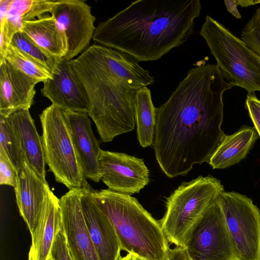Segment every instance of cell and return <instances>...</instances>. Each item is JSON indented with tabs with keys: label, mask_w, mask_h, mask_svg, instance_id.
I'll return each instance as SVG.
<instances>
[{
	"label": "cell",
	"mask_w": 260,
	"mask_h": 260,
	"mask_svg": "<svg viewBox=\"0 0 260 260\" xmlns=\"http://www.w3.org/2000/svg\"><path fill=\"white\" fill-rule=\"evenodd\" d=\"M237 5L241 7H246L256 4H260V0H236Z\"/></svg>",
	"instance_id": "obj_35"
},
{
	"label": "cell",
	"mask_w": 260,
	"mask_h": 260,
	"mask_svg": "<svg viewBox=\"0 0 260 260\" xmlns=\"http://www.w3.org/2000/svg\"><path fill=\"white\" fill-rule=\"evenodd\" d=\"M216 64L248 94L260 91V56L223 24L207 15L200 31Z\"/></svg>",
	"instance_id": "obj_5"
},
{
	"label": "cell",
	"mask_w": 260,
	"mask_h": 260,
	"mask_svg": "<svg viewBox=\"0 0 260 260\" xmlns=\"http://www.w3.org/2000/svg\"><path fill=\"white\" fill-rule=\"evenodd\" d=\"M241 39L260 56V7L243 28Z\"/></svg>",
	"instance_id": "obj_26"
},
{
	"label": "cell",
	"mask_w": 260,
	"mask_h": 260,
	"mask_svg": "<svg viewBox=\"0 0 260 260\" xmlns=\"http://www.w3.org/2000/svg\"><path fill=\"white\" fill-rule=\"evenodd\" d=\"M99 169L101 180L116 192L138 193L149 182V171L143 159L124 153L102 150Z\"/></svg>",
	"instance_id": "obj_11"
},
{
	"label": "cell",
	"mask_w": 260,
	"mask_h": 260,
	"mask_svg": "<svg viewBox=\"0 0 260 260\" xmlns=\"http://www.w3.org/2000/svg\"><path fill=\"white\" fill-rule=\"evenodd\" d=\"M28 260H29V259H28ZM48 260H54V259L52 257V255L50 257V258L48 259Z\"/></svg>",
	"instance_id": "obj_39"
},
{
	"label": "cell",
	"mask_w": 260,
	"mask_h": 260,
	"mask_svg": "<svg viewBox=\"0 0 260 260\" xmlns=\"http://www.w3.org/2000/svg\"><path fill=\"white\" fill-rule=\"evenodd\" d=\"M54 0H33L28 12L23 17V21L30 20L49 13Z\"/></svg>",
	"instance_id": "obj_32"
},
{
	"label": "cell",
	"mask_w": 260,
	"mask_h": 260,
	"mask_svg": "<svg viewBox=\"0 0 260 260\" xmlns=\"http://www.w3.org/2000/svg\"><path fill=\"white\" fill-rule=\"evenodd\" d=\"M84 188H75L59 199L62 226L73 260H99L83 213Z\"/></svg>",
	"instance_id": "obj_12"
},
{
	"label": "cell",
	"mask_w": 260,
	"mask_h": 260,
	"mask_svg": "<svg viewBox=\"0 0 260 260\" xmlns=\"http://www.w3.org/2000/svg\"><path fill=\"white\" fill-rule=\"evenodd\" d=\"M223 191L220 180L210 175L182 183L167 198L166 212L159 220L168 242L183 248L191 228Z\"/></svg>",
	"instance_id": "obj_6"
},
{
	"label": "cell",
	"mask_w": 260,
	"mask_h": 260,
	"mask_svg": "<svg viewBox=\"0 0 260 260\" xmlns=\"http://www.w3.org/2000/svg\"><path fill=\"white\" fill-rule=\"evenodd\" d=\"M168 260H178V248L177 247L171 249Z\"/></svg>",
	"instance_id": "obj_36"
},
{
	"label": "cell",
	"mask_w": 260,
	"mask_h": 260,
	"mask_svg": "<svg viewBox=\"0 0 260 260\" xmlns=\"http://www.w3.org/2000/svg\"><path fill=\"white\" fill-rule=\"evenodd\" d=\"M62 112L85 178L100 182L99 160L102 149L92 132L88 113Z\"/></svg>",
	"instance_id": "obj_14"
},
{
	"label": "cell",
	"mask_w": 260,
	"mask_h": 260,
	"mask_svg": "<svg viewBox=\"0 0 260 260\" xmlns=\"http://www.w3.org/2000/svg\"><path fill=\"white\" fill-rule=\"evenodd\" d=\"M62 226L58 199L50 189L46 196L40 217L31 236L28 253L29 260H48L56 235Z\"/></svg>",
	"instance_id": "obj_18"
},
{
	"label": "cell",
	"mask_w": 260,
	"mask_h": 260,
	"mask_svg": "<svg viewBox=\"0 0 260 260\" xmlns=\"http://www.w3.org/2000/svg\"><path fill=\"white\" fill-rule=\"evenodd\" d=\"M247 109L254 128L260 137V100L254 94H247L245 101Z\"/></svg>",
	"instance_id": "obj_31"
},
{
	"label": "cell",
	"mask_w": 260,
	"mask_h": 260,
	"mask_svg": "<svg viewBox=\"0 0 260 260\" xmlns=\"http://www.w3.org/2000/svg\"><path fill=\"white\" fill-rule=\"evenodd\" d=\"M258 135L254 127L243 125L234 134L224 135L208 163L215 169H225L244 159Z\"/></svg>",
	"instance_id": "obj_21"
},
{
	"label": "cell",
	"mask_w": 260,
	"mask_h": 260,
	"mask_svg": "<svg viewBox=\"0 0 260 260\" xmlns=\"http://www.w3.org/2000/svg\"><path fill=\"white\" fill-rule=\"evenodd\" d=\"M52 79L43 82L41 94L62 111L88 113L89 103L85 90L69 61L58 59Z\"/></svg>",
	"instance_id": "obj_13"
},
{
	"label": "cell",
	"mask_w": 260,
	"mask_h": 260,
	"mask_svg": "<svg viewBox=\"0 0 260 260\" xmlns=\"http://www.w3.org/2000/svg\"><path fill=\"white\" fill-rule=\"evenodd\" d=\"M89 191L113 226L121 250L143 260H168L171 249L159 221L137 199L109 189Z\"/></svg>",
	"instance_id": "obj_4"
},
{
	"label": "cell",
	"mask_w": 260,
	"mask_h": 260,
	"mask_svg": "<svg viewBox=\"0 0 260 260\" xmlns=\"http://www.w3.org/2000/svg\"><path fill=\"white\" fill-rule=\"evenodd\" d=\"M218 201L239 260H260V210L246 196L223 191Z\"/></svg>",
	"instance_id": "obj_9"
},
{
	"label": "cell",
	"mask_w": 260,
	"mask_h": 260,
	"mask_svg": "<svg viewBox=\"0 0 260 260\" xmlns=\"http://www.w3.org/2000/svg\"><path fill=\"white\" fill-rule=\"evenodd\" d=\"M139 62L129 54L97 44L69 61L85 90L87 113L104 143L135 128L137 94L154 82Z\"/></svg>",
	"instance_id": "obj_2"
},
{
	"label": "cell",
	"mask_w": 260,
	"mask_h": 260,
	"mask_svg": "<svg viewBox=\"0 0 260 260\" xmlns=\"http://www.w3.org/2000/svg\"><path fill=\"white\" fill-rule=\"evenodd\" d=\"M11 44L43 65L51 73L55 68L58 59L48 55L23 32H16L13 38Z\"/></svg>",
	"instance_id": "obj_25"
},
{
	"label": "cell",
	"mask_w": 260,
	"mask_h": 260,
	"mask_svg": "<svg viewBox=\"0 0 260 260\" xmlns=\"http://www.w3.org/2000/svg\"><path fill=\"white\" fill-rule=\"evenodd\" d=\"M235 85L217 64L190 69L168 100L156 108V159L169 178L208 162L225 134L223 95Z\"/></svg>",
	"instance_id": "obj_1"
},
{
	"label": "cell",
	"mask_w": 260,
	"mask_h": 260,
	"mask_svg": "<svg viewBox=\"0 0 260 260\" xmlns=\"http://www.w3.org/2000/svg\"><path fill=\"white\" fill-rule=\"evenodd\" d=\"M224 3L226 9L233 16L238 19L241 18V15L237 9L236 0H225Z\"/></svg>",
	"instance_id": "obj_33"
},
{
	"label": "cell",
	"mask_w": 260,
	"mask_h": 260,
	"mask_svg": "<svg viewBox=\"0 0 260 260\" xmlns=\"http://www.w3.org/2000/svg\"><path fill=\"white\" fill-rule=\"evenodd\" d=\"M14 188L20 214L32 235L50 187L25 161Z\"/></svg>",
	"instance_id": "obj_17"
},
{
	"label": "cell",
	"mask_w": 260,
	"mask_h": 260,
	"mask_svg": "<svg viewBox=\"0 0 260 260\" xmlns=\"http://www.w3.org/2000/svg\"><path fill=\"white\" fill-rule=\"evenodd\" d=\"M45 159L55 180L69 189L90 186L78 161L62 111L51 104L40 114Z\"/></svg>",
	"instance_id": "obj_7"
},
{
	"label": "cell",
	"mask_w": 260,
	"mask_h": 260,
	"mask_svg": "<svg viewBox=\"0 0 260 260\" xmlns=\"http://www.w3.org/2000/svg\"><path fill=\"white\" fill-rule=\"evenodd\" d=\"M217 199L205 210L185 238L182 248L188 260H239Z\"/></svg>",
	"instance_id": "obj_8"
},
{
	"label": "cell",
	"mask_w": 260,
	"mask_h": 260,
	"mask_svg": "<svg viewBox=\"0 0 260 260\" xmlns=\"http://www.w3.org/2000/svg\"><path fill=\"white\" fill-rule=\"evenodd\" d=\"M200 0H137L96 27L92 40L140 61L160 59L193 33Z\"/></svg>",
	"instance_id": "obj_3"
},
{
	"label": "cell",
	"mask_w": 260,
	"mask_h": 260,
	"mask_svg": "<svg viewBox=\"0 0 260 260\" xmlns=\"http://www.w3.org/2000/svg\"><path fill=\"white\" fill-rule=\"evenodd\" d=\"M18 31L6 20L0 23V63L6 60L13 38Z\"/></svg>",
	"instance_id": "obj_30"
},
{
	"label": "cell",
	"mask_w": 260,
	"mask_h": 260,
	"mask_svg": "<svg viewBox=\"0 0 260 260\" xmlns=\"http://www.w3.org/2000/svg\"><path fill=\"white\" fill-rule=\"evenodd\" d=\"M7 118L19 140L25 161L41 179L47 181L42 137L37 130L29 110L17 111Z\"/></svg>",
	"instance_id": "obj_19"
},
{
	"label": "cell",
	"mask_w": 260,
	"mask_h": 260,
	"mask_svg": "<svg viewBox=\"0 0 260 260\" xmlns=\"http://www.w3.org/2000/svg\"><path fill=\"white\" fill-rule=\"evenodd\" d=\"M89 186L81 198L84 219L99 260H118L121 250L115 229L93 201Z\"/></svg>",
	"instance_id": "obj_15"
},
{
	"label": "cell",
	"mask_w": 260,
	"mask_h": 260,
	"mask_svg": "<svg viewBox=\"0 0 260 260\" xmlns=\"http://www.w3.org/2000/svg\"><path fill=\"white\" fill-rule=\"evenodd\" d=\"M51 254L54 260H73L63 226L55 236L52 246Z\"/></svg>",
	"instance_id": "obj_29"
},
{
	"label": "cell",
	"mask_w": 260,
	"mask_h": 260,
	"mask_svg": "<svg viewBox=\"0 0 260 260\" xmlns=\"http://www.w3.org/2000/svg\"><path fill=\"white\" fill-rule=\"evenodd\" d=\"M33 0H12L6 20L18 32L21 31L23 17L29 10Z\"/></svg>",
	"instance_id": "obj_27"
},
{
	"label": "cell",
	"mask_w": 260,
	"mask_h": 260,
	"mask_svg": "<svg viewBox=\"0 0 260 260\" xmlns=\"http://www.w3.org/2000/svg\"><path fill=\"white\" fill-rule=\"evenodd\" d=\"M118 260H137V257L132 253H127L123 257L120 256Z\"/></svg>",
	"instance_id": "obj_37"
},
{
	"label": "cell",
	"mask_w": 260,
	"mask_h": 260,
	"mask_svg": "<svg viewBox=\"0 0 260 260\" xmlns=\"http://www.w3.org/2000/svg\"><path fill=\"white\" fill-rule=\"evenodd\" d=\"M67 36L68 52L64 59L70 61L89 46L96 27L91 7L82 0H54L49 12Z\"/></svg>",
	"instance_id": "obj_10"
},
{
	"label": "cell",
	"mask_w": 260,
	"mask_h": 260,
	"mask_svg": "<svg viewBox=\"0 0 260 260\" xmlns=\"http://www.w3.org/2000/svg\"><path fill=\"white\" fill-rule=\"evenodd\" d=\"M156 108L151 98V91L147 87L140 89L135 102V119L137 139L142 147L153 144L156 117Z\"/></svg>",
	"instance_id": "obj_22"
},
{
	"label": "cell",
	"mask_w": 260,
	"mask_h": 260,
	"mask_svg": "<svg viewBox=\"0 0 260 260\" xmlns=\"http://www.w3.org/2000/svg\"><path fill=\"white\" fill-rule=\"evenodd\" d=\"M11 2L12 0H0V23L6 19Z\"/></svg>",
	"instance_id": "obj_34"
},
{
	"label": "cell",
	"mask_w": 260,
	"mask_h": 260,
	"mask_svg": "<svg viewBox=\"0 0 260 260\" xmlns=\"http://www.w3.org/2000/svg\"><path fill=\"white\" fill-rule=\"evenodd\" d=\"M137 260H143V259L139 258L137 257Z\"/></svg>",
	"instance_id": "obj_40"
},
{
	"label": "cell",
	"mask_w": 260,
	"mask_h": 260,
	"mask_svg": "<svg viewBox=\"0 0 260 260\" xmlns=\"http://www.w3.org/2000/svg\"><path fill=\"white\" fill-rule=\"evenodd\" d=\"M6 60L16 69L39 82H44L52 78L48 69L12 44L8 48Z\"/></svg>",
	"instance_id": "obj_23"
},
{
	"label": "cell",
	"mask_w": 260,
	"mask_h": 260,
	"mask_svg": "<svg viewBox=\"0 0 260 260\" xmlns=\"http://www.w3.org/2000/svg\"><path fill=\"white\" fill-rule=\"evenodd\" d=\"M0 147L6 152L17 172L24 162L25 158L13 127L7 117L0 115Z\"/></svg>",
	"instance_id": "obj_24"
},
{
	"label": "cell",
	"mask_w": 260,
	"mask_h": 260,
	"mask_svg": "<svg viewBox=\"0 0 260 260\" xmlns=\"http://www.w3.org/2000/svg\"><path fill=\"white\" fill-rule=\"evenodd\" d=\"M18 172L5 151L0 147V184L14 187Z\"/></svg>",
	"instance_id": "obj_28"
},
{
	"label": "cell",
	"mask_w": 260,
	"mask_h": 260,
	"mask_svg": "<svg viewBox=\"0 0 260 260\" xmlns=\"http://www.w3.org/2000/svg\"><path fill=\"white\" fill-rule=\"evenodd\" d=\"M51 57L64 58L69 49L65 34L60 30L55 19L48 13L22 22V31Z\"/></svg>",
	"instance_id": "obj_20"
},
{
	"label": "cell",
	"mask_w": 260,
	"mask_h": 260,
	"mask_svg": "<svg viewBox=\"0 0 260 260\" xmlns=\"http://www.w3.org/2000/svg\"><path fill=\"white\" fill-rule=\"evenodd\" d=\"M38 81L16 69L6 60L0 63V115L8 117L29 110L34 102Z\"/></svg>",
	"instance_id": "obj_16"
},
{
	"label": "cell",
	"mask_w": 260,
	"mask_h": 260,
	"mask_svg": "<svg viewBox=\"0 0 260 260\" xmlns=\"http://www.w3.org/2000/svg\"><path fill=\"white\" fill-rule=\"evenodd\" d=\"M178 260H188L183 250H180L178 254Z\"/></svg>",
	"instance_id": "obj_38"
}]
</instances>
